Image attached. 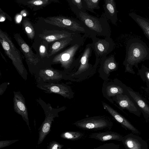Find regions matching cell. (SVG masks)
I'll return each mask as SVG.
<instances>
[{
	"label": "cell",
	"instance_id": "6da1fadb",
	"mask_svg": "<svg viewBox=\"0 0 149 149\" xmlns=\"http://www.w3.org/2000/svg\"><path fill=\"white\" fill-rule=\"evenodd\" d=\"M70 7L79 20L90 33L92 38L97 36L110 37V27L104 13L100 17H97L90 15L85 10H80Z\"/></svg>",
	"mask_w": 149,
	"mask_h": 149
},
{
	"label": "cell",
	"instance_id": "7a4b0ae2",
	"mask_svg": "<svg viewBox=\"0 0 149 149\" xmlns=\"http://www.w3.org/2000/svg\"><path fill=\"white\" fill-rule=\"evenodd\" d=\"M149 60V48L142 40L134 38L129 40L126 47V56L123 64L127 70L131 71L133 65L137 67L138 63Z\"/></svg>",
	"mask_w": 149,
	"mask_h": 149
},
{
	"label": "cell",
	"instance_id": "3957f363",
	"mask_svg": "<svg viewBox=\"0 0 149 149\" xmlns=\"http://www.w3.org/2000/svg\"><path fill=\"white\" fill-rule=\"evenodd\" d=\"M0 42L5 53L12 61L19 74L23 79L26 80L28 72L23 63L20 52L15 47L7 34L1 29Z\"/></svg>",
	"mask_w": 149,
	"mask_h": 149
},
{
	"label": "cell",
	"instance_id": "277c9868",
	"mask_svg": "<svg viewBox=\"0 0 149 149\" xmlns=\"http://www.w3.org/2000/svg\"><path fill=\"white\" fill-rule=\"evenodd\" d=\"M84 42V38L81 36L63 52L56 55L52 59V63L60 64L66 72L71 70L79 65V57L76 59L75 56Z\"/></svg>",
	"mask_w": 149,
	"mask_h": 149
},
{
	"label": "cell",
	"instance_id": "5b68a950",
	"mask_svg": "<svg viewBox=\"0 0 149 149\" xmlns=\"http://www.w3.org/2000/svg\"><path fill=\"white\" fill-rule=\"evenodd\" d=\"M45 22L63 29L77 33H83L86 37H92L86 28L79 20L63 16L50 17L44 19Z\"/></svg>",
	"mask_w": 149,
	"mask_h": 149
},
{
	"label": "cell",
	"instance_id": "8992f818",
	"mask_svg": "<svg viewBox=\"0 0 149 149\" xmlns=\"http://www.w3.org/2000/svg\"><path fill=\"white\" fill-rule=\"evenodd\" d=\"M37 101L43 109L45 116L44 121L39 129V137L38 144L39 145L42 142L51 131L52 124L54 119L58 117V113L65 108L63 107L53 108L50 104H47L40 98L38 99Z\"/></svg>",
	"mask_w": 149,
	"mask_h": 149
},
{
	"label": "cell",
	"instance_id": "52a82bcc",
	"mask_svg": "<svg viewBox=\"0 0 149 149\" xmlns=\"http://www.w3.org/2000/svg\"><path fill=\"white\" fill-rule=\"evenodd\" d=\"M73 124L82 130L90 131L110 130L113 125L109 119L100 116H95L84 119L75 122Z\"/></svg>",
	"mask_w": 149,
	"mask_h": 149
},
{
	"label": "cell",
	"instance_id": "ba28073f",
	"mask_svg": "<svg viewBox=\"0 0 149 149\" xmlns=\"http://www.w3.org/2000/svg\"><path fill=\"white\" fill-rule=\"evenodd\" d=\"M92 39V47L96 57L95 65L97 66L103 58L112 51L115 44L110 37L100 38L95 36Z\"/></svg>",
	"mask_w": 149,
	"mask_h": 149
},
{
	"label": "cell",
	"instance_id": "9c48e42d",
	"mask_svg": "<svg viewBox=\"0 0 149 149\" xmlns=\"http://www.w3.org/2000/svg\"><path fill=\"white\" fill-rule=\"evenodd\" d=\"M67 76L65 71L49 67L41 69L34 74L37 83L58 82L62 79L66 78Z\"/></svg>",
	"mask_w": 149,
	"mask_h": 149
},
{
	"label": "cell",
	"instance_id": "30bf717a",
	"mask_svg": "<svg viewBox=\"0 0 149 149\" xmlns=\"http://www.w3.org/2000/svg\"><path fill=\"white\" fill-rule=\"evenodd\" d=\"M37 83V88L46 93H56L69 99L72 97L73 94L70 87L63 83L58 82Z\"/></svg>",
	"mask_w": 149,
	"mask_h": 149
},
{
	"label": "cell",
	"instance_id": "8fae6325",
	"mask_svg": "<svg viewBox=\"0 0 149 149\" xmlns=\"http://www.w3.org/2000/svg\"><path fill=\"white\" fill-rule=\"evenodd\" d=\"M14 38L19 45L21 52L23 54L28 64L35 67L37 65L40 60L39 57L34 54L31 47L17 33L14 35Z\"/></svg>",
	"mask_w": 149,
	"mask_h": 149
},
{
	"label": "cell",
	"instance_id": "7c38bea8",
	"mask_svg": "<svg viewBox=\"0 0 149 149\" xmlns=\"http://www.w3.org/2000/svg\"><path fill=\"white\" fill-rule=\"evenodd\" d=\"M92 49L91 43L86 45L83 52L79 57V66L77 71L72 75V76H79L84 72L90 71L92 68V65L89 62Z\"/></svg>",
	"mask_w": 149,
	"mask_h": 149
},
{
	"label": "cell",
	"instance_id": "4fadbf2b",
	"mask_svg": "<svg viewBox=\"0 0 149 149\" xmlns=\"http://www.w3.org/2000/svg\"><path fill=\"white\" fill-rule=\"evenodd\" d=\"M13 108L15 112L21 115L29 127L28 109L25 99L19 91H14Z\"/></svg>",
	"mask_w": 149,
	"mask_h": 149
},
{
	"label": "cell",
	"instance_id": "5bb4252c",
	"mask_svg": "<svg viewBox=\"0 0 149 149\" xmlns=\"http://www.w3.org/2000/svg\"><path fill=\"white\" fill-rule=\"evenodd\" d=\"M122 142L126 149H148L147 142L132 133L124 136Z\"/></svg>",
	"mask_w": 149,
	"mask_h": 149
},
{
	"label": "cell",
	"instance_id": "9a60e30c",
	"mask_svg": "<svg viewBox=\"0 0 149 149\" xmlns=\"http://www.w3.org/2000/svg\"><path fill=\"white\" fill-rule=\"evenodd\" d=\"M80 34L75 33L63 29L54 30H46L39 35V37L48 42L74 36Z\"/></svg>",
	"mask_w": 149,
	"mask_h": 149
},
{
	"label": "cell",
	"instance_id": "2e32d148",
	"mask_svg": "<svg viewBox=\"0 0 149 149\" xmlns=\"http://www.w3.org/2000/svg\"><path fill=\"white\" fill-rule=\"evenodd\" d=\"M103 104L104 109L126 130L130 131L133 133H139V131L138 129L116 110L104 103H103Z\"/></svg>",
	"mask_w": 149,
	"mask_h": 149
},
{
	"label": "cell",
	"instance_id": "e0dca14e",
	"mask_svg": "<svg viewBox=\"0 0 149 149\" xmlns=\"http://www.w3.org/2000/svg\"><path fill=\"white\" fill-rule=\"evenodd\" d=\"M82 36L81 34L63 38L55 42L51 46L48 57L68 47Z\"/></svg>",
	"mask_w": 149,
	"mask_h": 149
},
{
	"label": "cell",
	"instance_id": "ac0fdd59",
	"mask_svg": "<svg viewBox=\"0 0 149 149\" xmlns=\"http://www.w3.org/2000/svg\"><path fill=\"white\" fill-rule=\"evenodd\" d=\"M104 2L103 7L106 17L112 24L116 25L118 21V11L115 1L114 0H104Z\"/></svg>",
	"mask_w": 149,
	"mask_h": 149
},
{
	"label": "cell",
	"instance_id": "d6986e66",
	"mask_svg": "<svg viewBox=\"0 0 149 149\" xmlns=\"http://www.w3.org/2000/svg\"><path fill=\"white\" fill-rule=\"evenodd\" d=\"M89 138L101 141L110 140L122 141L124 136L117 132L109 131L92 133L90 134Z\"/></svg>",
	"mask_w": 149,
	"mask_h": 149
},
{
	"label": "cell",
	"instance_id": "ffe728a7",
	"mask_svg": "<svg viewBox=\"0 0 149 149\" xmlns=\"http://www.w3.org/2000/svg\"><path fill=\"white\" fill-rule=\"evenodd\" d=\"M116 96V101L120 107L126 109L131 113L140 116V112H138L135 105L127 95L120 94Z\"/></svg>",
	"mask_w": 149,
	"mask_h": 149
},
{
	"label": "cell",
	"instance_id": "44dd1931",
	"mask_svg": "<svg viewBox=\"0 0 149 149\" xmlns=\"http://www.w3.org/2000/svg\"><path fill=\"white\" fill-rule=\"evenodd\" d=\"M100 62V69L107 74H108L110 72L114 71L117 68L118 63L113 54L103 58Z\"/></svg>",
	"mask_w": 149,
	"mask_h": 149
},
{
	"label": "cell",
	"instance_id": "7402d4cb",
	"mask_svg": "<svg viewBox=\"0 0 149 149\" xmlns=\"http://www.w3.org/2000/svg\"><path fill=\"white\" fill-rule=\"evenodd\" d=\"M129 15L138 25L149 40V19L134 13H130Z\"/></svg>",
	"mask_w": 149,
	"mask_h": 149
},
{
	"label": "cell",
	"instance_id": "603a6c76",
	"mask_svg": "<svg viewBox=\"0 0 149 149\" xmlns=\"http://www.w3.org/2000/svg\"><path fill=\"white\" fill-rule=\"evenodd\" d=\"M58 1L57 0H32L29 1H18L17 2L28 6L29 7L33 8H41L46 6L52 2H55Z\"/></svg>",
	"mask_w": 149,
	"mask_h": 149
},
{
	"label": "cell",
	"instance_id": "cb8c5ba5",
	"mask_svg": "<svg viewBox=\"0 0 149 149\" xmlns=\"http://www.w3.org/2000/svg\"><path fill=\"white\" fill-rule=\"evenodd\" d=\"M129 93L138 105L144 111L149 118V107L141 98L134 92L128 90Z\"/></svg>",
	"mask_w": 149,
	"mask_h": 149
},
{
	"label": "cell",
	"instance_id": "d4e9b609",
	"mask_svg": "<svg viewBox=\"0 0 149 149\" xmlns=\"http://www.w3.org/2000/svg\"><path fill=\"white\" fill-rule=\"evenodd\" d=\"M84 134L79 131H67L63 132L61 137L64 139L71 141L78 140L82 138Z\"/></svg>",
	"mask_w": 149,
	"mask_h": 149
},
{
	"label": "cell",
	"instance_id": "484cf974",
	"mask_svg": "<svg viewBox=\"0 0 149 149\" xmlns=\"http://www.w3.org/2000/svg\"><path fill=\"white\" fill-rule=\"evenodd\" d=\"M101 0H82L84 10L95 13L94 9H99V3Z\"/></svg>",
	"mask_w": 149,
	"mask_h": 149
},
{
	"label": "cell",
	"instance_id": "4316f807",
	"mask_svg": "<svg viewBox=\"0 0 149 149\" xmlns=\"http://www.w3.org/2000/svg\"><path fill=\"white\" fill-rule=\"evenodd\" d=\"M106 93L109 97H113L117 95L122 94L123 90L120 87L114 84L107 86L106 88Z\"/></svg>",
	"mask_w": 149,
	"mask_h": 149
},
{
	"label": "cell",
	"instance_id": "83f0119b",
	"mask_svg": "<svg viewBox=\"0 0 149 149\" xmlns=\"http://www.w3.org/2000/svg\"><path fill=\"white\" fill-rule=\"evenodd\" d=\"M22 25L28 37L30 39H33L35 35V32L31 22L27 19H24L22 22Z\"/></svg>",
	"mask_w": 149,
	"mask_h": 149
},
{
	"label": "cell",
	"instance_id": "f1b7e54d",
	"mask_svg": "<svg viewBox=\"0 0 149 149\" xmlns=\"http://www.w3.org/2000/svg\"><path fill=\"white\" fill-rule=\"evenodd\" d=\"M67 1L70 7H75L80 10H85L83 6L82 0H68Z\"/></svg>",
	"mask_w": 149,
	"mask_h": 149
},
{
	"label": "cell",
	"instance_id": "f546056e",
	"mask_svg": "<svg viewBox=\"0 0 149 149\" xmlns=\"http://www.w3.org/2000/svg\"><path fill=\"white\" fill-rule=\"evenodd\" d=\"M120 145L113 143H106L93 149H119Z\"/></svg>",
	"mask_w": 149,
	"mask_h": 149
},
{
	"label": "cell",
	"instance_id": "4dcf8cb0",
	"mask_svg": "<svg viewBox=\"0 0 149 149\" xmlns=\"http://www.w3.org/2000/svg\"><path fill=\"white\" fill-rule=\"evenodd\" d=\"M64 146L56 141H53L49 143L47 149H61Z\"/></svg>",
	"mask_w": 149,
	"mask_h": 149
},
{
	"label": "cell",
	"instance_id": "1f68e13d",
	"mask_svg": "<svg viewBox=\"0 0 149 149\" xmlns=\"http://www.w3.org/2000/svg\"><path fill=\"white\" fill-rule=\"evenodd\" d=\"M39 52L40 55L42 58L46 56L48 58V53L47 52V49L44 45H40Z\"/></svg>",
	"mask_w": 149,
	"mask_h": 149
},
{
	"label": "cell",
	"instance_id": "d6a6232c",
	"mask_svg": "<svg viewBox=\"0 0 149 149\" xmlns=\"http://www.w3.org/2000/svg\"><path fill=\"white\" fill-rule=\"evenodd\" d=\"M19 141L18 139L6 140L0 141V148L7 147Z\"/></svg>",
	"mask_w": 149,
	"mask_h": 149
},
{
	"label": "cell",
	"instance_id": "836d02e7",
	"mask_svg": "<svg viewBox=\"0 0 149 149\" xmlns=\"http://www.w3.org/2000/svg\"><path fill=\"white\" fill-rule=\"evenodd\" d=\"M8 85V83L7 82H4L1 84L0 86V94L1 95L4 93L7 88Z\"/></svg>",
	"mask_w": 149,
	"mask_h": 149
},
{
	"label": "cell",
	"instance_id": "e575fe53",
	"mask_svg": "<svg viewBox=\"0 0 149 149\" xmlns=\"http://www.w3.org/2000/svg\"><path fill=\"white\" fill-rule=\"evenodd\" d=\"M6 14L1 9H0V21L3 22L6 19Z\"/></svg>",
	"mask_w": 149,
	"mask_h": 149
},
{
	"label": "cell",
	"instance_id": "d590c367",
	"mask_svg": "<svg viewBox=\"0 0 149 149\" xmlns=\"http://www.w3.org/2000/svg\"><path fill=\"white\" fill-rule=\"evenodd\" d=\"M22 16L20 15H17L15 17V21L16 23H19L22 19Z\"/></svg>",
	"mask_w": 149,
	"mask_h": 149
},
{
	"label": "cell",
	"instance_id": "8d00e7d4",
	"mask_svg": "<svg viewBox=\"0 0 149 149\" xmlns=\"http://www.w3.org/2000/svg\"><path fill=\"white\" fill-rule=\"evenodd\" d=\"M146 75L147 79L149 82V71H146Z\"/></svg>",
	"mask_w": 149,
	"mask_h": 149
},
{
	"label": "cell",
	"instance_id": "74e56055",
	"mask_svg": "<svg viewBox=\"0 0 149 149\" xmlns=\"http://www.w3.org/2000/svg\"><path fill=\"white\" fill-rule=\"evenodd\" d=\"M23 15L24 16H26V13H24L23 14Z\"/></svg>",
	"mask_w": 149,
	"mask_h": 149
},
{
	"label": "cell",
	"instance_id": "f35d334b",
	"mask_svg": "<svg viewBox=\"0 0 149 149\" xmlns=\"http://www.w3.org/2000/svg\"><path fill=\"white\" fill-rule=\"evenodd\" d=\"M71 149L70 148H67V149Z\"/></svg>",
	"mask_w": 149,
	"mask_h": 149
},
{
	"label": "cell",
	"instance_id": "ab89813d",
	"mask_svg": "<svg viewBox=\"0 0 149 149\" xmlns=\"http://www.w3.org/2000/svg\"><path fill=\"white\" fill-rule=\"evenodd\" d=\"M148 8V9H149V7Z\"/></svg>",
	"mask_w": 149,
	"mask_h": 149
}]
</instances>
